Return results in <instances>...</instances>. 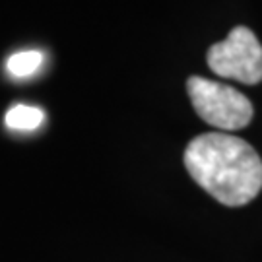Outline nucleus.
<instances>
[{
    "instance_id": "obj_2",
    "label": "nucleus",
    "mask_w": 262,
    "mask_h": 262,
    "mask_svg": "<svg viewBox=\"0 0 262 262\" xmlns=\"http://www.w3.org/2000/svg\"><path fill=\"white\" fill-rule=\"evenodd\" d=\"M187 92L198 117L217 130H241L253 119L251 101L231 85L190 76Z\"/></svg>"
},
{
    "instance_id": "obj_1",
    "label": "nucleus",
    "mask_w": 262,
    "mask_h": 262,
    "mask_svg": "<svg viewBox=\"0 0 262 262\" xmlns=\"http://www.w3.org/2000/svg\"><path fill=\"white\" fill-rule=\"evenodd\" d=\"M188 175L225 206L249 204L262 190V159L249 142L225 132L200 134L185 150Z\"/></svg>"
},
{
    "instance_id": "obj_5",
    "label": "nucleus",
    "mask_w": 262,
    "mask_h": 262,
    "mask_svg": "<svg viewBox=\"0 0 262 262\" xmlns=\"http://www.w3.org/2000/svg\"><path fill=\"white\" fill-rule=\"evenodd\" d=\"M45 62V55L41 51H21L8 58L6 70L14 78H29L37 72Z\"/></svg>"
},
{
    "instance_id": "obj_4",
    "label": "nucleus",
    "mask_w": 262,
    "mask_h": 262,
    "mask_svg": "<svg viewBox=\"0 0 262 262\" xmlns=\"http://www.w3.org/2000/svg\"><path fill=\"white\" fill-rule=\"evenodd\" d=\"M43 122H45V111L33 105H14L6 113V126L12 130H35Z\"/></svg>"
},
{
    "instance_id": "obj_3",
    "label": "nucleus",
    "mask_w": 262,
    "mask_h": 262,
    "mask_svg": "<svg viewBox=\"0 0 262 262\" xmlns=\"http://www.w3.org/2000/svg\"><path fill=\"white\" fill-rule=\"evenodd\" d=\"M208 66L222 78L241 84L256 85L262 82V45L253 31L237 26L231 33L210 47Z\"/></svg>"
}]
</instances>
